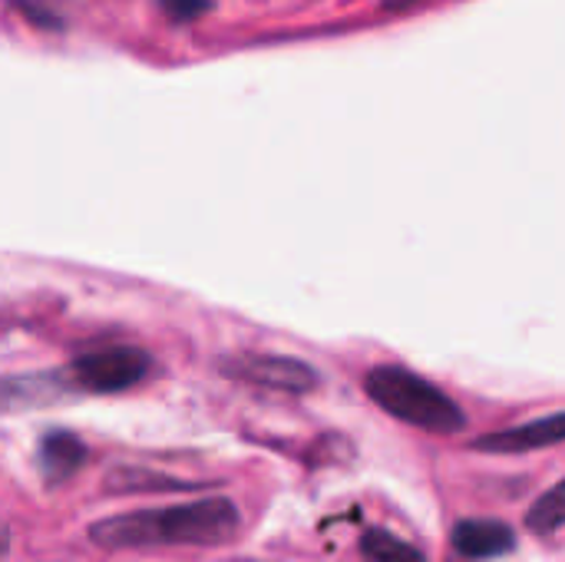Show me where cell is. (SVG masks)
<instances>
[{"instance_id": "6da1fadb", "label": "cell", "mask_w": 565, "mask_h": 562, "mask_svg": "<svg viewBox=\"0 0 565 562\" xmlns=\"http://www.w3.org/2000/svg\"><path fill=\"white\" fill-rule=\"evenodd\" d=\"M238 530V510L228 497H205L182 507L139 510L89 527V540L103 550H156V547H222Z\"/></svg>"}, {"instance_id": "7a4b0ae2", "label": "cell", "mask_w": 565, "mask_h": 562, "mask_svg": "<svg viewBox=\"0 0 565 562\" xmlns=\"http://www.w3.org/2000/svg\"><path fill=\"white\" fill-rule=\"evenodd\" d=\"M364 391L381 411H387L391 417H397L417 431L460 434L467 427V414L460 411V404L450 394H444L437 384H430L427 378H420L407 368L381 364V368L367 371Z\"/></svg>"}, {"instance_id": "3957f363", "label": "cell", "mask_w": 565, "mask_h": 562, "mask_svg": "<svg viewBox=\"0 0 565 562\" xmlns=\"http://www.w3.org/2000/svg\"><path fill=\"white\" fill-rule=\"evenodd\" d=\"M152 374V358L136 344H103L73 358L66 368L70 388L86 394H119Z\"/></svg>"}, {"instance_id": "277c9868", "label": "cell", "mask_w": 565, "mask_h": 562, "mask_svg": "<svg viewBox=\"0 0 565 562\" xmlns=\"http://www.w3.org/2000/svg\"><path fill=\"white\" fill-rule=\"evenodd\" d=\"M225 378L255 384V388H268V391H281V394H308L318 388V371L298 358H285V354H235V358H222L218 361Z\"/></svg>"}, {"instance_id": "5b68a950", "label": "cell", "mask_w": 565, "mask_h": 562, "mask_svg": "<svg viewBox=\"0 0 565 562\" xmlns=\"http://www.w3.org/2000/svg\"><path fill=\"white\" fill-rule=\"evenodd\" d=\"M565 444V411L563 414H550L520 427H507L497 434H483L473 441V450L483 454H530V450H543V447H556Z\"/></svg>"}, {"instance_id": "8992f818", "label": "cell", "mask_w": 565, "mask_h": 562, "mask_svg": "<svg viewBox=\"0 0 565 562\" xmlns=\"http://www.w3.org/2000/svg\"><path fill=\"white\" fill-rule=\"evenodd\" d=\"M450 540H454V550L467 560L507 556L516 547V533L503 520H460Z\"/></svg>"}, {"instance_id": "52a82bcc", "label": "cell", "mask_w": 565, "mask_h": 562, "mask_svg": "<svg viewBox=\"0 0 565 562\" xmlns=\"http://www.w3.org/2000/svg\"><path fill=\"white\" fill-rule=\"evenodd\" d=\"M86 444L70 434V431H50L43 434L40 441V450H36V464H40V474H43V484L46 487H60L66 480H73L83 464H86Z\"/></svg>"}, {"instance_id": "ba28073f", "label": "cell", "mask_w": 565, "mask_h": 562, "mask_svg": "<svg viewBox=\"0 0 565 562\" xmlns=\"http://www.w3.org/2000/svg\"><path fill=\"white\" fill-rule=\"evenodd\" d=\"M66 374H20V378H3L0 381V411H20V407H36L50 404L63 394Z\"/></svg>"}, {"instance_id": "9c48e42d", "label": "cell", "mask_w": 565, "mask_h": 562, "mask_svg": "<svg viewBox=\"0 0 565 562\" xmlns=\"http://www.w3.org/2000/svg\"><path fill=\"white\" fill-rule=\"evenodd\" d=\"M361 556L364 562H427L417 547L387 530H367L361 540Z\"/></svg>"}, {"instance_id": "30bf717a", "label": "cell", "mask_w": 565, "mask_h": 562, "mask_svg": "<svg viewBox=\"0 0 565 562\" xmlns=\"http://www.w3.org/2000/svg\"><path fill=\"white\" fill-rule=\"evenodd\" d=\"M526 527L533 533H556L565 527V480H559L550 494H543L530 513H526Z\"/></svg>"}, {"instance_id": "8fae6325", "label": "cell", "mask_w": 565, "mask_h": 562, "mask_svg": "<svg viewBox=\"0 0 565 562\" xmlns=\"http://www.w3.org/2000/svg\"><path fill=\"white\" fill-rule=\"evenodd\" d=\"M159 7L172 23H192L212 10V0H159Z\"/></svg>"}]
</instances>
